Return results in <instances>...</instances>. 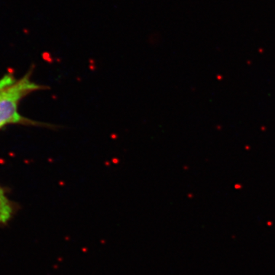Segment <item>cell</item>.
<instances>
[{
  "mask_svg": "<svg viewBox=\"0 0 275 275\" xmlns=\"http://www.w3.org/2000/svg\"><path fill=\"white\" fill-rule=\"evenodd\" d=\"M31 75L29 72L17 79L8 73L0 78V129L10 124L51 126L28 119L18 112V105L23 98L34 91L48 89L46 86L33 82Z\"/></svg>",
  "mask_w": 275,
  "mask_h": 275,
  "instance_id": "6da1fadb",
  "label": "cell"
},
{
  "mask_svg": "<svg viewBox=\"0 0 275 275\" xmlns=\"http://www.w3.org/2000/svg\"><path fill=\"white\" fill-rule=\"evenodd\" d=\"M14 206L5 190L0 186V224H6L12 219Z\"/></svg>",
  "mask_w": 275,
  "mask_h": 275,
  "instance_id": "7a4b0ae2",
  "label": "cell"
}]
</instances>
